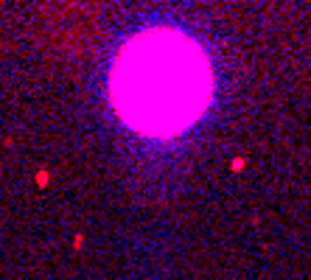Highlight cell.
Returning <instances> with one entry per match:
<instances>
[{
  "mask_svg": "<svg viewBox=\"0 0 311 280\" xmlns=\"http://www.w3.org/2000/svg\"><path fill=\"white\" fill-rule=\"evenodd\" d=\"M110 98L118 118L146 137H174L194 126L213 98L210 59L177 28L135 34L112 62Z\"/></svg>",
  "mask_w": 311,
  "mask_h": 280,
  "instance_id": "6da1fadb",
  "label": "cell"
}]
</instances>
